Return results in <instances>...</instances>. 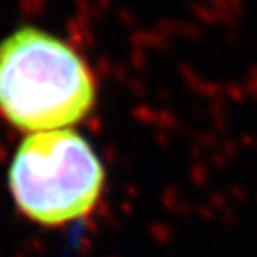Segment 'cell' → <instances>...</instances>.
<instances>
[{
	"mask_svg": "<svg viewBox=\"0 0 257 257\" xmlns=\"http://www.w3.org/2000/svg\"><path fill=\"white\" fill-rule=\"evenodd\" d=\"M96 100L95 77L63 40L20 27L0 41V114L22 131L79 123Z\"/></svg>",
	"mask_w": 257,
	"mask_h": 257,
	"instance_id": "1",
	"label": "cell"
},
{
	"mask_svg": "<svg viewBox=\"0 0 257 257\" xmlns=\"http://www.w3.org/2000/svg\"><path fill=\"white\" fill-rule=\"evenodd\" d=\"M104 179V166L93 147L70 128L25 138L8 175L18 211L47 227L91 213L102 195Z\"/></svg>",
	"mask_w": 257,
	"mask_h": 257,
	"instance_id": "2",
	"label": "cell"
}]
</instances>
